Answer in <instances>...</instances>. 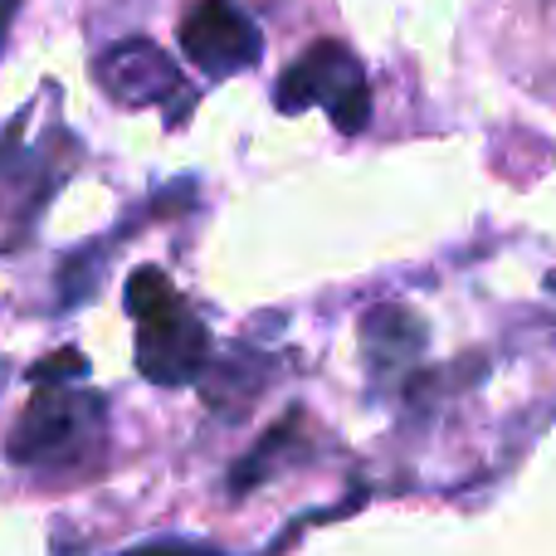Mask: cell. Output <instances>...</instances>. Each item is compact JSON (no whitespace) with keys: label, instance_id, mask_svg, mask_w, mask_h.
<instances>
[{"label":"cell","instance_id":"6da1fadb","mask_svg":"<svg viewBox=\"0 0 556 556\" xmlns=\"http://www.w3.org/2000/svg\"><path fill=\"white\" fill-rule=\"evenodd\" d=\"M127 313L137 323V371L152 386H191L211 371V332L162 269L127 278Z\"/></svg>","mask_w":556,"mask_h":556},{"label":"cell","instance_id":"7a4b0ae2","mask_svg":"<svg viewBox=\"0 0 556 556\" xmlns=\"http://www.w3.org/2000/svg\"><path fill=\"white\" fill-rule=\"evenodd\" d=\"M103 395L45 386L5 434V459L20 469H74L103 450Z\"/></svg>","mask_w":556,"mask_h":556},{"label":"cell","instance_id":"3957f363","mask_svg":"<svg viewBox=\"0 0 556 556\" xmlns=\"http://www.w3.org/2000/svg\"><path fill=\"white\" fill-rule=\"evenodd\" d=\"M274 103L278 113H307L323 108L332 117V127L342 137L366 132L371 123V78H366L362 59L337 39H317L307 45L293 64L278 74L274 84Z\"/></svg>","mask_w":556,"mask_h":556},{"label":"cell","instance_id":"277c9868","mask_svg":"<svg viewBox=\"0 0 556 556\" xmlns=\"http://www.w3.org/2000/svg\"><path fill=\"white\" fill-rule=\"evenodd\" d=\"M181 54L205 78H235L264 59V35L240 0H195L181 15Z\"/></svg>","mask_w":556,"mask_h":556},{"label":"cell","instance_id":"5b68a950","mask_svg":"<svg viewBox=\"0 0 556 556\" xmlns=\"http://www.w3.org/2000/svg\"><path fill=\"white\" fill-rule=\"evenodd\" d=\"M93 78L117 108H156L181 93V68L142 35L117 39L113 49H103L93 64Z\"/></svg>","mask_w":556,"mask_h":556},{"label":"cell","instance_id":"8992f818","mask_svg":"<svg viewBox=\"0 0 556 556\" xmlns=\"http://www.w3.org/2000/svg\"><path fill=\"white\" fill-rule=\"evenodd\" d=\"M425 342H430V332H425L420 313H410L405 303H381L362 317V356H366L371 381H381V386L401 381L420 362Z\"/></svg>","mask_w":556,"mask_h":556},{"label":"cell","instance_id":"52a82bcc","mask_svg":"<svg viewBox=\"0 0 556 556\" xmlns=\"http://www.w3.org/2000/svg\"><path fill=\"white\" fill-rule=\"evenodd\" d=\"M78 376H88L84 352H59V356H49V362H39L35 371H29V381H35V391H45V386H74Z\"/></svg>","mask_w":556,"mask_h":556},{"label":"cell","instance_id":"ba28073f","mask_svg":"<svg viewBox=\"0 0 556 556\" xmlns=\"http://www.w3.org/2000/svg\"><path fill=\"white\" fill-rule=\"evenodd\" d=\"M123 556H225L205 542H181V538H156V542H142V547H127Z\"/></svg>","mask_w":556,"mask_h":556},{"label":"cell","instance_id":"9c48e42d","mask_svg":"<svg viewBox=\"0 0 556 556\" xmlns=\"http://www.w3.org/2000/svg\"><path fill=\"white\" fill-rule=\"evenodd\" d=\"M15 5L20 0H0V39H5V25H10V15H15Z\"/></svg>","mask_w":556,"mask_h":556}]
</instances>
